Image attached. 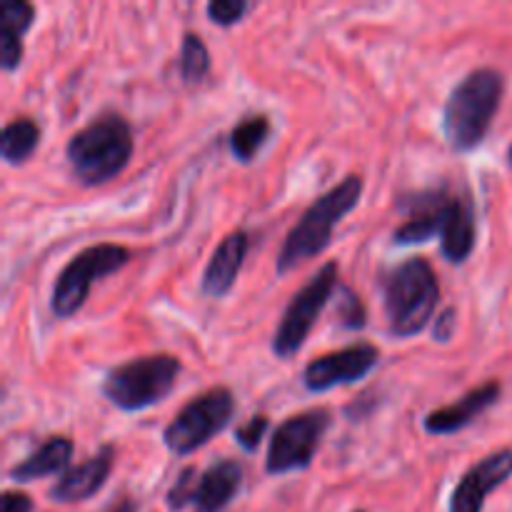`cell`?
<instances>
[{
  "mask_svg": "<svg viewBox=\"0 0 512 512\" xmlns=\"http://www.w3.org/2000/svg\"><path fill=\"white\" fill-rule=\"evenodd\" d=\"M508 163H510V168H512V143H510V148H508Z\"/></svg>",
  "mask_w": 512,
  "mask_h": 512,
  "instance_id": "f546056e",
  "label": "cell"
},
{
  "mask_svg": "<svg viewBox=\"0 0 512 512\" xmlns=\"http://www.w3.org/2000/svg\"><path fill=\"white\" fill-rule=\"evenodd\" d=\"M33 498L20 490H5L0 498V512H33Z\"/></svg>",
  "mask_w": 512,
  "mask_h": 512,
  "instance_id": "83f0119b",
  "label": "cell"
},
{
  "mask_svg": "<svg viewBox=\"0 0 512 512\" xmlns=\"http://www.w3.org/2000/svg\"><path fill=\"white\" fill-rule=\"evenodd\" d=\"M115 465V445L105 443L90 455L85 463L68 468L58 480H55L53 488L48 490V498L53 503L60 505H73L90 500L100 488L105 485V480L110 478Z\"/></svg>",
  "mask_w": 512,
  "mask_h": 512,
  "instance_id": "5bb4252c",
  "label": "cell"
},
{
  "mask_svg": "<svg viewBox=\"0 0 512 512\" xmlns=\"http://www.w3.org/2000/svg\"><path fill=\"white\" fill-rule=\"evenodd\" d=\"M270 428L268 415H253L245 425H240L235 430V443L245 450V453H255L260 448V443L265 440V433Z\"/></svg>",
  "mask_w": 512,
  "mask_h": 512,
  "instance_id": "484cf974",
  "label": "cell"
},
{
  "mask_svg": "<svg viewBox=\"0 0 512 512\" xmlns=\"http://www.w3.org/2000/svg\"><path fill=\"white\" fill-rule=\"evenodd\" d=\"M333 415L328 408H310L290 415L275 428L265 455V473L290 475L303 473L313 465L320 443L330 430Z\"/></svg>",
  "mask_w": 512,
  "mask_h": 512,
  "instance_id": "9c48e42d",
  "label": "cell"
},
{
  "mask_svg": "<svg viewBox=\"0 0 512 512\" xmlns=\"http://www.w3.org/2000/svg\"><path fill=\"white\" fill-rule=\"evenodd\" d=\"M75 445L65 435H50L45 443H40L28 458L8 470V478L13 483H35V480L50 478V475H63L73 460Z\"/></svg>",
  "mask_w": 512,
  "mask_h": 512,
  "instance_id": "e0dca14e",
  "label": "cell"
},
{
  "mask_svg": "<svg viewBox=\"0 0 512 512\" xmlns=\"http://www.w3.org/2000/svg\"><path fill=\"white\" fill-rule=\"evenodd\" d=\"M248 250L250 238L245 230H233L230 235H225V240H220L205 265L203 278H200V293L208 300H223L233 290L245 258H248Z\"/></svg>",
  "mask_w": 512,
  "mask_h": 512,
  "instance_id": "9a60e30c",
  "label": "cell"
},
{
  "mask_svg": "<svg viewBox=\"0 0 512 512\" xmlns=\"http://www.w3.org/2000/svg\"><path fill=\"white\" fill-rule=\"evenodd\" d=\"M108 512H138V508H135V503L130 498H120Z\"/></svg>",
  "mask_w": 512,
  "mask_h": 512,
  "instance_id": "f1b7e54d",
  "label": "cell"
},
{
  "mask_svg": "<svg viewBox=\"0 0 512 512\" xmlns=\"http://www.w3.org/2000/svg\"><path fill=\"white\" fill-rule=\"evenodd\" d=\"M135 140L128 120L118 113H103L80 128L65 145L70 173L85 188L118 178L133 158Z\"/></svg>",
  "mask_w": 512,
  "mask_h": 512,
  "instance_id": "3957f363",
  "label": "cell"
},
{
  "mask_svg": "<svg viewBox=\"0 0 512 512\" xmlns=\"http://www.w3.org/2000/svg\"><path fill=\"white\" fill-rule=\"evenodd\" d=\"M183 365L175 355H143L105 373L100 393L123 413H140L168 398Z\"/></svg>",
  "mask_w": 512,
  "mask_h": 512,
  "instance_id": "5b68a950",
  "label": "cell"
},
{
  "mask_svg": "<svg viewBox=\"0 0 512 512\" xmlns=\"http://www.w3.org/2000/svg\"><path fill=\"white\" fill-rule=\"evenodd\" d=\"M198 478H200V470L193 468V465L185 470H180V475L175 478L173 488H170L168 495H165V503H168L170 512H180V510L188 508V505H193L195 488H198Z\"/></svg>",
  "mask_w": 512,
  "mask_h": 512,
  "instance_id": "603a6c76",
  "label": "cell"
},
{
  "mask_svg": "<svg viewBox=\"0 0 512 512\" xmlns=\"http://www.w3.org/2000/svg\"><path fill=\"white\" fill-rule=\"evenodd\" d=\"M455 195L448 190H423L403 200V210L408 218L395 228L393 240L395 245H420L428 240L440 238L445 230V223L453 210Z\"/></svg>",
  "mask_w": 512,
  "mask_h": 512,
  "instance_id": "7c38bea8",
  "label": "cell"
},
{
  "mask_svg": "<svg viewBox=\"0 0 512 512\" xmlns=\"http://www.w3.org/2000/svg\"><path fill=\"white\" fill-rule=\"evenodd\" d=\"M380 363V350L373 343H355L335 353L310 360L303 370V385L310 393H328L340 385H353L368 378Z\"/></svg>",
  "mask_w": 512,
  "mask_h": 512,
  "instance_id": "30bf717a",
  "label": "cell"
},
{
  "mask_svg": "<svg viewBox=\"0 0 512 512\" xmlns=\"http://www.w3.org/2000/svg\"><path fill=\"white\" fill-rule=\"evenodd\" d=\"M500 395H503V385H500L498 380L478 385V388L468 390V393H465L463 398L455 400V403L430 410L423 418V430L428 435H435V438L460 433V430H465L468 425H473L485 410L493 408L500 400Z\"/></svg>",
  "mask_w": 512,
  "mask_h": 512,
  "instance_id": "4fadbf2b",
  "label": "cell"
},
{
  "mask_svg": "<svg viewBox=\"0 0 512 512\" xmlns=\"http://www.w3.org/2000/svg\"><path fill=\"white\" fill-rule=\"evenodd\" d=\"M353 512H365V510H353Z\"/></svg>",
  "mask_w": 512,
  "mask_h": 512,
  "instance_id": "4dcf8cb0",
  "label": "cell"
},
{
  "mask_svg": "<svg viewBox=\"0 0 512 512\" xmlns=\"http://www.w3.org/2000/svg\"><path fill=\"white\" fill-rule=\"evenodd\" d=\"M130 263V250L118 243H98L73 255L58 273L50 295V310L58 320H70L83 310L95 280H103Z\"/></svg>",
  "mask_w": 512,
  "mask_h": 512,
  "instance_id": "52a82bcc",
  "label": "cell"
},
{
  "mask_svg": "<svg viewBox=\"0 0 512 512\" xmlns=\"http://www.w3.org/2000/svg\"><path fill=\"white\" fill-rule=\"evenodd\" d=\"M365 180L360 175H348L335 188L323 193L310 203V208L300 215L298 223L285 235V243L275 260V273L288 275L298 265L318 258L330 248L335 228L345 215L353 213L363 200Z\"/></svg>",
  "mask_w": 512,
  "mask_h": 512,
  "instance_id": "6da1fadb",
  "label": "cell"
},
{
  "mask_svg": "<svg viewBox=\"0 0 512 512\" xmlns=\"http://www.w3.org/2000/svg\"><path fill=\"white\" fill-rule=\"evenodd\" d=\"M240 485H243V468L238 460H215L198 478L193 500L195 512H223L235 500Z\"/></svg>",
  "mask_w": 512,
  "mask_h": 512,
  "instance_id": "2e32d148",
  "label": "cell"
},
{
  "mask_svg": "<svg viewBox=\"0 0 512 512\" xmlns=\"http://www.w3.org/2000/svg\"><path fill=\"white\" fill-rule=\"evenodd\" d=\"M338 320L345 330H363L368 325V310L360 295H355L353 288L340 285V300H338Z\"/></svg>",
  "mask_w": 512,
  "mask_h": 512,
  "instance_id": "cb8c5ba5",
  "label": "cell"
},
{
  "mask_svg": "<svg viewBox=\"0 0 512 512\" xmlns=\"http://www.w3.org/2000/svg\"><path fill=\"white\" fill-rule=\"evenodd\" d=\"M40 145V125L33 118H15L3 125L0 133V158L8 165H23Z\"/></svg>",
  "mask_w": 512,
  "mask_h": 512,
  "instance_id": "ffe728a7",
  "label": "cell"
},
{
  "mask_svg": "<svg viewBox=\"0 0 512 512\" xmlns=\"http://www.w3.org/2000/svg\"><path fill=\"white\" fill-rule=\"evenodd\" d=\"M455 308H445L443 313L438 315V320L433 323V340L435 343H450V338L455 335Z\"/></svg>",
  "mask_w": 512,
  "mask_h": 512,
  "instance_id": "4316f807",
  "label": "cell"
},
{
  "mask_svg": "<svg viewBox=\"0 0 512 512\" xmlns=\"http://www.w3.org/2000/svg\"><path fill=\"white\" fill-rule=\"evenodd\" d=\"M338 263L330 260L325 263L285 308L283 318H280L278 328L273 335V355L278 360H293L295 355L303 350L305 340L313 333L315 323H318L320 313L325 305L333 298L335 288H338Z\"/></svg>",
  "mask_w": 512,
  "mask_h": 512,
  "instance_id": "ba28073f",
  "label": "cell"
},
{
  "mask_svg": "<svg viewBox=\"0 0 512 512\" xmlns=\"http://www.w3.org/2000/svg\"><path fill=\"white\" fill-rule=\"evenodd\" d=\"M478 243V223H475L473 200L455 198L450 218L440 235V250L450 265H463L473 255Z\"/></svg>",
  "mask_w": 512,
  "mask_h": 512,
  "instance_id": "d6986e66",
  "label": "cell"
},
{
  "mask_svg": "<svg viewBox=\"0 0 512 512\" xmlns=\"http://www.w3.org/2000/svg\"><path fill=\"white\" fill-rule=\"evenodd\" d=\"M210 50L205 40L198 33H185L183 43H180V60L178 70L183 83L200 85L210 73Z\"/></svg>",
  "mask_w": 512,
  "mask_h": 512,
  "instance_id": "7402d4cb",
  "label": "cell"
},
{
  "mask_svg": "<svg viewBox=\"0 0 512 512\" xmlns=\"http://www.w3.org/2000/svg\"><path fill=\"white\" fill-rule=\"evenodd\" d=\"M505 95V78L495 68L465 75L443 105V135L455 153H470L488 135Z\"/></svg>",
  "mask_w": 512,
  "mask_h": 512,
  "instance_id": "277c9868",
  "label": "cell"
},
{
  "mask_svg": "<svg viewBox=\"0 0 512 512\" xmlns=\"http://www.w3.org/2000/svg\"><path fill=\"white\" fill-rule=\"evenodd\" d=\"M250 10H253V3H248V0H210L205 5L210 23L220 25V28H233Z\"/></svg>",
  "mask_w": 512,
  "mask_h": 512,
  "instance_id": "d4e9b609",
  "label": "cell"
},
{
  "mask_svg": "<svg viewBox=\"0 0 512 512\" xmlns=\"http://www.w3.org/2000/svg\"><path fill=\"white\" fill-rule=\"evenodd\" d=\"M35 20V5L25 0H5L0 5V68L13 73L25 55L23 38Z\"/></svg>",
  "mask_w": 512,
  "mask_h": 512,
  "instance_id": "ac0fdd59",
  "label": "cell"
},
{
  "mask_svg": "<svg viewBox=\"0 0 512 512\" xmlns=\"http://www.w3.org/2000/svg\"><path fill=\"white\" fill-rule=\"evenodd\" d=\"M512 478V448H500L473 465L450 493L448 512H483L485 500Z\"/></svg>",
  "mask_w": 512,
  "mask_h": 512,
  "instance_id": "8fae6325",
  "label": "cell"
},
{
  "mask_svg": "<svg viewBox=\"0 0 512 512\" xmlns=\"http://www.w3.org/2000/svg\"><path fill=\"white\" fill-rule=\"evenodd\" d=\"M235 418V395L225 385L205 390L183 405L165 425L163 443L178 458H188L223 433Z\"/></svg>",
  "mask_w": 512,
  "mask_h": 512,
  "instance_id": "8992f818",
  "label": "cell"
},
{
  "mask_svg": "<svg viewBox=\"0 0 512 512\" xmlns=\"http://www.w3.org/2000/svg\"><path fill=\"white\" fill-rule=\"evenodd\" d=\"M380 290H383L388 333L398 340L423 333L440 303L438 273L430 260L420 255L385 270L380 278Z\"/></svg>",
  "mask_w": 512,
  "mask_h": 512,
  "instance_id": "7a4b0ae2",
  "label": "cell"
},
{
  "mask_svg": "<svg viewBox=\"0 0 512 512\" xmlns=\"http://www.w3.org/2000/svg\"><path fill=\"white\" fill-rule=\"evenodd\" d=\"M270 133H273V125H270L268 115H248L230 133V153L240 163H253L255 155L268 143Z\"/></svg>",
  "mask_w": 512,
  "mask_h": 512,
  "instance_id": "44dd1931",
  "label": "cell"
}]
</instances>
